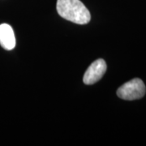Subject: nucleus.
<instances>
[{
	"mask_svg": "<svg viewBox=\"0 0 146 146\" xmlns=\"http://www.w3.org/2000/svg\"><path fill=\"white\" fill-rule=\"evenodd\" d=\"M0 45L7 50H11L16 46L14 31L7 24L0 25Z\"/></svg>",
	"mask_w": 146,
	"mask_h": 146,
	"instance_id": "4",
	"label": "nucleus"
},
{
	"mask_svg": "<svg viewBox=\"0 0 146 146\" xmlns=\"http://www.w3.org/2000/svg\"><path fill=\"white\" fill-rule=\"evenodd\" d=\"M57 11L65 20L78 25H86L90 19V12L80 0H58Z\"/></svg>",
	"mask_w": 146,
	"mask_h": 146,
	"instance_id": "1",
	"label": "nucleus"
},
{
	"mask_svg": "<svg viewBox=\"0 0 146 146\" xmlns=\"http://www.w3.org/2000/svg\"><path fill=\"white\" fill-rule=\"evenodd\" d=\"M106 63L102 58H99L92 63L84 75L83 81L85 84H94L104 76L106 71Z\"/></svg>",
	"mask_w": 146,
	"mask_h": 146,
	"instance_id": "3",
	"label": "nucleus"
},
{
	"mask_svg": "<svg viewBox=\"0 0 146 146\" xmlns=\"http://www.w3.org/2000/svg\"><path fill=\"white\" fill-rule=\"evenodd\" d=\"M145 85L141 79L135 78L123 84L117 90V95L121 99L132 101L140 99L145 96Z\"/></svg>",
	"mask_w": 146,
	"mask_h": 146,
	"instance_id": "2",
	"label": "nucleus"
}]
</instances>
